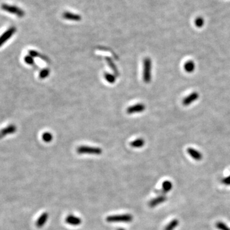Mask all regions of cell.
I'll use <instances>...</instances> for the list:
<instances>
[{
	"label": "cell",
	"mask_w": 230,
	"mask_h": 230,
	"mask_svg": "<svg viewBox=\"0 0 230 230\" xmlns=\"http://www.w3.org/2000/svg\"><path fill=\"white\" fill-rule=\"evenodd\" d=\"M133 221V216L129 213L113 215L106 217L108 223H131Z\"/></svg>",
	"instance_id": "6da1fadb"
},
{
	"label": "cell",
	"mask_w": 230,
	"mask_h": 230,
	"mask_svg": "<svg viewBox=\"0 0 230 230\" xmlns=\"http://www.w3.org/2000/svg\"><path fill=\"white\" fill-rule=\"evenodd\" d=\"M143 79L145 83H150L151 79V60L150 58H145L143 60Z\"/></svg>",
	"instance_id": "7a4b0ae2"
},
{
	"label": "cell",
	"mask_w": 230,
	"mask_h": 230,
	"mask_svg": "<svg viewBox=\"0 0 230 230\" xmlns=\"http://www.w3.org/2000/svg\"><path fill=\"white\" fill-rule=\"evenodd\" d=\"M79 154H90V155H100L102 150L98 147H93L89 146H80L76 150Z\"/></svg>",
	"instance_id": "3957f363"
},
{
	"label": "cell",
	"mask_w": 230,
	"mask_h": 230,
	"mask_svg": "<svg viewBox=\"0 0 230 230\" xmlns=\"http://www.w3.org/2000/svg\"><path fill=\"white\" fill-rule=\"evenodd\" d=\"M1 7L2 9L4 11L10 13V14H15L19 17H22L24 16V12L17 7L9 5L7 4H2Z\"/></svg>",
	"instance_id": "277c9868"
},
{
	"label": "cell",
	"mask_w": 230,
	"mask_h": 230,
	"mask_svg": "<svg viewBox=\"0 0 230 230\" xmlns=\"http://www.w3.org/2000/svg\"><path fill=\"white\" fill-rule=\"evenodd\" d=\"M16 32V28L12 26L8 28L5 33H3L2 35L0 36V47H2L3 44H4L8 40H9Z\"/></svg>",
	"instance_id": "5b68a950"
},
{
	"label": "cell",
	"mask_w": 230,
	"mask_h": 230,
	"mask_svg": "<svg viewBox=\"0 0 230 230\" xmlns=\"http://www.w3.org/2000/svg\"><path fill=\"white\" fill-rule=\"evenodd\" d=\"M65 222L69 225L77 226L81 224L82 220L79 217L75 216L72 214H70L65 218Z\"/></svg>",
	"instance_id": "8992f818"
},
{
	"label": "cell",
	"mask_w": 230,
	"mask_h": 230,
	"mask_svg": "<svg viewBox=\"0 0 230 230\" xmlns=\"http://www.w3.org/2000/svg\"><path fill=\"white\" fill-rule=\"evenodd\" d=\"M145 110V106L143 104H137L134 106H131L127 109V113L128 114H134L136 113H141Z\"/></svg>",
	"instance_id": "52a82bcc"
},
{
	"label": "cell",
	"mask_w": 230,
	"mask_h": 230,
	"mask_svg": "<svg viewBox=\"0 0 230 230\" xmlns=\"http://www.w3.org/2000/svg\"><path fill=\"white\" fill-rule=\"evenodd\" d=\"M166 199H167V198H166L165 196H164V195L159 196H157L155 198L151 199L150 201V202L148 203V205L151 208H154V207L159 205L160 204L165 202L166 201Z\"/></svg>",
	"instance_id": "ba28073f"
},
{
	"label": "cell",
	"mask_w": 230,
	"mask_h": 230,
	"mask_svg": "<svg viewBox=\"0 0 230 230\" xmlns=\"http://www.w3.org/2000/svg\"><path fill=\"white\" fill-rule=\"evenodd\" d=\"M199 98V94L197 92H193L187 96L182 100V104L185 106L190 105L193 102L196 101Z\"/></svg>",
	"instance_id": "9c48e42d"
},
{
	"label": "cell",
	"mask_w": 230,
	"mask_h": 230,
	"mask_svg": "<svg viewBox=\"0 0 230 230\" xmlns=\"http://www.w3.org/2000/svg\"><path fill=\"white\" fill-rule=\"evenodd\" d=\"M187 151L188 153V154L195 161H201L203 158V156L201 152H199V151L196 150L193 148H188Z\"/></svg>",
	"instance_id": "30bf717a"
},
{
	"label": "cell",
	"mask_w": 230,
	"mask_h": 230,
	"mask_svg": "<svg viewBox=\"0 0 230 230\" xmlns=\"http://www.w3.org/2000/svg\"><path fill=\"white\" fill-rule=\"evenodd\" d=\"M49 218V213L47 212H44L41 215V216L38 217L35 224L38 228H42L45 224L47 223Z\"/></svg>",
	"instance_id": "8fae6325"
},
{
	"label": "cell",
	"mask_w": 230,
	"mask_h": 230,
	"mask_svg": "<svg viewBox=\"0 0 230 230\" xmlns=\"http://www.w3.org/2000/svg\"><path fill=\"white\" fill-rule=\"evenodd\" d=\"M16 131V127L12 125H9L4 128V129L0 130V139H2L3 137L8 134L14 133Z\"/></svg>",
	"instance_id": "7c38bea8"
},
{
	"label": "cell",
	"mask_w": 230,
	"mask_h": 230,
	"mask_svg": "<svg viewBox=\"0 0 230 230\" xmlns=\"http://www.w3.org/2000/svg\"><path fill=\"white\" fill-rule=\"evenodd\" d=\"M172 187H173L172 183L170 181L166 180V181H164L162 183V191L158 190V191H156V192L157 193H162V194H165V193H168V192H170L172 189Z\"/></svg>",
	"instance_id": "4fadbf2b"
},
{
	"label": "cell",
	"mask_w": 230,
	"mask_h": 230,
	"mask_svg": "<svg viewBox=\"0 0 230 230\" xmlns=\"http://www.w3.org/2000/svg\"><path fill=\"white\" fill-rule=\"evenodd\" d=\"M63 17L67 20L74 21H79L81 19V17L79 15L73 14L70 12H65L63 14Z\"/></svg>",
	"instance_id": "5bb4252c"
},
{
	"label": "cell",
	"mask_w": 230,
	"mask_h": 230,
	"mask_svg": "<svg viewBox=\"0 0 230 230\" xmlns=\"http://www.w3.org/2000/svg\"><path fill=\"white\" fill-rule=\"evenodd\" d=\"M184 69L188 73H192L195 70V63L193 61H187L184 64Z\"/></svg>",
	"instance_id": "9a60e30c"
},
{
	"label": "cell",
	"mask_w": 230,
	"mask_h": 230,
	"mask_svg": "<svg viewBox=\"0 0 230 230\" xmlns=\"http://www.w3.org/2000/svg\"><path fill=\"white\" fill-rule=\"evenodd\" d=\"M145 141L142 138H138L131 142L130 145L133 148H141L145 145Z\"/></svg>",
	"instance_id": "2e32d148"
},
{
	"label": "cell",
	"mask_w": 230,
	"mask_h": 230,
	"mask_svg": "<svg viewBox=\"0 0 230 230\" xmlns=\"http://www.w3.org/2000/svg\"><path fill=\"white\" fill-rule=\"evenodd\" d=\"M29 55H30L31 56H32L33 58V57H36V58H39L41 59H42V60H44V61L47 62V63H49V60L48 58H47L46 56L44 55H42L41 54H40L39 53H38L37 51H35V50H29Z\"/></svg>",
	"instance_id": "e0dca14e"
},
{
	"label": "cell",
	"mask_w": 230,
	"mask_h": 230,
	"mask_svg": "<svg viewBox=\"0 0 230 230\" xmlns=\"http://www.w3.org/2000/svg\"><path fill=\"white\" fill-rule=\"evenodd\" d=\"M106 61H107V63L109 65V67L113 70V71L114 72V74L116 75H119V72H118V70L116 66V65L114 63V62L112 61V60L109 58V57H106Z\"/></svg>",
	"instance_id": "ac0fdd59"
},
{
	"label": "cell",
	"mask_w": 230,
	"mask_h": 230,
	"mask_svg": "<svg viewBox=\"0 0 230 230\" xmlns=\"http://www.w3.org/2000/svg\"><path fill=\"white\" fill-rule=\"evenodd\" d=\"M179 221L177 219L172 220L164 228V230H174L178 225Z\"/></svg>",
	"instance_id": "d6986e66"
},
{
	"label": "cell",
	"mask_w": 230,
	"mask_h": 230,
	"mask_svg": "<svg viewBox=\"0 0 230 230\" xmlns=\"http://www.w3.org/2000/svg\"><path fill=\"white\" fill-rule=\"evenodd\" d=\"M104 78L109 83L111 84H113V83H114L115 81H116V78H115V76L111 74H109V73H108V72H105L104 74Z\"/></svg>",
	"instance_id": "ffe728a7"
},
{
	"label": "cell",
	"mask_w": 230,
	"mask_h": 230,
	"mask_svg": "<svg viewBox=\"0 0 230 230\" xmlns=\"http://www.w3.org/2000/svg\"><path fill=\"white\" fill-rule=\"evenodd\" d=\"M53 135L52 134H50V132H44L42 135V139L44 141L46 142V143H49L51 141L53 140Z\"/></svg>",
	"instance_id": "44dd1931"
},
{
	"label": "cell",
	"mask_w": 230,
	"mask_h": 230,
	"mask_svg": "<svg viewBox=\"0 0 230 230\" xmlns=\"http://www.w3.org/2000/svg\"><path fill=\"white\" fill-rule=\"evenodd\" d=\"M50 74V70L49 69H44L42 70L39 73V78L41 79H45L49 76Z\"/></svg>",
	"instance_id": "7402d4cb"
},
{
	"label": "cell",
	"mask_w": 230,
	"mask_h": 230,
	"mask_svg": "<svg viewBox=\"0 0 230 230\" xmlns=\"http://www.w3.org/2000/svg\"><path fill=\"white\" fill-rule=\"evenodd\" d=\"M216 228L219 230H230V228L224 223L218 222L216 223Z\"/></svg>",
	"instance_id": "603a6c76"
},
{
	"label": "cell",
	"mask_w": 230,
	"mask_h": 230,
	"mask_svg": "<svg viewBox=\"0 0 230 230\" xmlns=\"http://www.w3.org/2000/svg\"><path fill=\"white\" fill-rule=\"evenodd\" d=\"M195 24L198 28L203 27V26L204 24V19L201 17H197L195 20Z\"/></svg>",
	"instance_id": "cb8c5ba5"
},
{
	"label": "cell",
	"mask_w": 230,
	"mask_h": 230,
	"mask_svg": "<svg viewBox=\"0 0 230 230\" xmlns=\"http://www.w3.org/2000/svg\"><path fill=\"white\" fill-rule=\"evenodd\" d=\"M24 61L26 63L29 64V65H33L35 64L34 60H33V57L31 56L30 55H28V56L24 57Z\"/></svg>",
	"instance_id": "d4e9b609"
},
{
	"label": "cell",
	"mask_w": 230,
	"mask_h": 230,
	"mask_svg": "<svg viewBox=\"0 0 230 230\" xmlns=\"http://www.w3.org/2000/svg\"><path fill=\"white\" fill-rule=\"evenodd\" d=\"M222 182L226 185H230V175L228 176V177L223 178Z\"/></svg>",
	"instance_id": "484cf974"
},
{
	"label": "cell",
	"mask_w": 230,
	"mask_h": 230,
	"mask_svg": "<svg viewBox=\"0 0 230 230\" xmlns=\"http://www.w3.org/2000/svg\"><path fill=\"white\" fill-rule=\"evenodd\" d=\"M117 230H125V229H123V228H119V229H118Z\"/></svg>",
	"instance_id": "4316f807"
}]
</instances>
